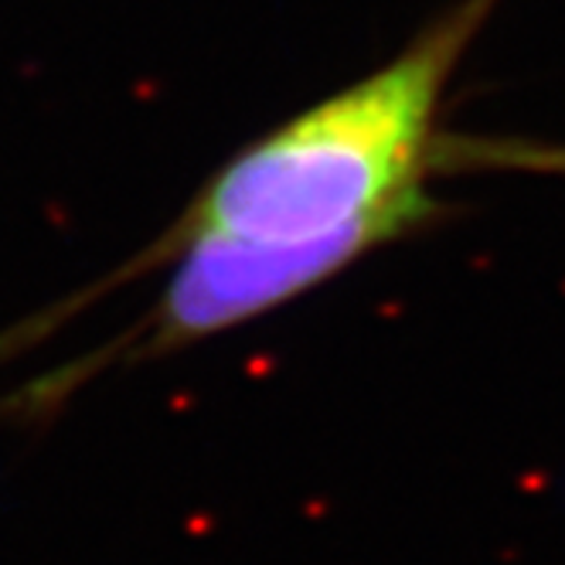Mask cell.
Instances as JSON below:
<instances>
[{
  "label": "cell",
  "mask_w": 565,
  "mask_h": 565,
  "mask_svg": "<svg viewBox=\"0 0 565 565\" xmlns=\"http://www.w3.org/2000/svg\"><path fill=\"white\" fill-rule=\"evenodd\" d=\"M498 8L501 0H457L392 62L235 150L164 232L89 290L52 307L45 328L164 269L194 242H348L372 256L447 222L450 205L429 191V181L457 164L470 168L477 157L454 150L457 140L439 130V109Z\"/></svg>",
  "instance_id": "1"
}]
</instances>
